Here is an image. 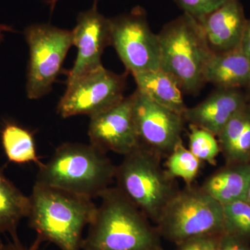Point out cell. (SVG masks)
<instances>
[{
	"instance_id": "5bb4252c",
	"label": "cell",
	"mask_w": 250,
	"mask_h": 250,
	"mask_svg": "<svg viewBox=\"0 0 250 250\" xmlns=\"http://www.w3.org/2000/svg\"><path fill=\"white\" fill-rule=\"evenodd\" d=\"M247 103L238 89L218 88L201 103L187 108L184 119L190 125L218 136L231 118Z\"/></svg>"
},
{
	"instance_id": "44dd1931",
	"label": "cell",
	"mask_w": 250,
	"mask_h": 250,
	"mask_svg": "<svg viewBox=\"0 0 250 250\" xmlns=\"http://www.w3.org/2000/svg\"><path fill=\"white\" fill-rule=\"evenodd\" d=\"M200 161L189 149L184 147L182 141L170 153L167 161L166 172L172 179L179 177L190 184L198 173Z\"/></svg>"
},
{
	"instance_id": "603a6c76",
	"label": "cell",
	"mask_w": 250,
	"mask_h": 250,
	"mask_svg": "<svg viewBox=\"0 0 250 250\" xmlns=\"http://www.w3.org/2000/svg\"><path fill=\"white\" fill-rule=\"evenodd\" d=\"M189 150L200 161L214 164L220 152V145L215 135L201 128L190 125Z\"/></svg>"
},
{
	"instance_id": "ffe728a7",
	"label": "cell",
	"mask_w": 250,
	"mask_h": 250,
	"mask_svg": "<svg viewBox=\"0 0 250 250\" xmlns=\"http://www.w3.org/2000/svg\"><path fill=\"white\" fill-rule=\"evenodd\" d=\"M1 141L8 161L16 164H42L36 152L34 134L14 122H6L1 131Z\"/></svg>"
},
{
	"instance_id": "f1b7e54d",
	"label": "cell",
	"mask_w": 250,
	"mask_h": 250,
	"mask_svg": "<svg viewBox=\"0 0 250 250\" xmlns=\"http://www.w3.org/2000/svg\"><path fill=\"white\" fill-rule=\"evenodd\" d=\"M12 28L9 26L4 25V24H0V43L4 39V33L6 31H12Z\"/></svg>"
},
{
	"instance_id": "ba28073f",
	"label": "cell",
	"mask_w": 250,
	"mask_h": 250,
	"mask_svg": "<svg viewBox=\"0 0 250 250\" xmlns=\"http://www.w3.org/2000/svg\"><path fill=\"white\" fill-rule=\"evenodd\" d=\"M111 45L131 75L160 68V46L157 34L148 24L140 7L129 14L109 18Z\"/></svg>"
},
{
	"instance_id": "7402d4cb",
	"label": "cell",
	"mask_w": 250,
	"mask_h": 250,
	"mask_svg": "<svg viewBox=\"0 0 250 250\" xmlns=\"http://www.w3.org/2000/svg\"><path fill=\"white\" fill-rule=\"evenodd\" d=\"M223 206V230L228 236H250V204L243 200Z\"/></svg>"
},
{
	"instance_id": "4316f807",
	"label": "cell",
	"mask_w": 250,
	"mask_h": 250,
	"mask_svg": "<svg viewBox=\"0 0 250 250\" xmlns=\"http://www.w3.org/2000/svg\"><path fill=\"white\" fill-rule=\"evenodd\" d=\"M241 48L250 62V20L247 21L246 27L242 37Z\"/></svg>"
},
{
	"instance_id": "2e32d148",
	"label": "cell",
	"mask_w": 250,
	"mask_h": 250,
	"mask_svg": "<svg viewBox=\"0 0 250 250\" xmlns=\"http://www.w3.org/2000/svg\"><path fill=\"white\" fill-rule=\"evenodd\" d=\"M250 186V164L229 165L210 176L202 190L222 205L246 200Z\"/></svg>"
},
{
	"instance_id": "f546056e",
	"label": "cell",
	"mask_w": 250,
	"mask_h": 250,
	"mask_svg": "<svg viewBox=\"0 0 250 250\" xmlns=\"http://www.w3.org/2000/svg\"><path fill=\"white\" fill-rule=\"evenodd\" d=\"M59 1H60V0H46L45 3L48 5L49 8H50L51 12H53L56 5H57ZM94 1H98V0H94Z\"/></svg>"
},
{
	"instance_id": "d6986e66",
	"label": "cell",
	"mask_w": 250,
	"mask_h": 250,
	"mask_svg": "<svg viewBox=\"0 0 250 250\" xmlns=\"http://www.w3.org/2000/svg\"><path fill=\"white\" fill-rule=\"evenodd\" d=\"M30 197L26 196L6 177L0 167V236L9 233L18 241L17 229L22 219L30 213Z\"/></svg>"
},
{
	"instance_id": "7c38bea8",
	"label": "cell",
	"mask_w": 250,
	"mask_h": 250,
	"mask_svg": "<svg viewBox=\"0 0 250 250\" xmlns=\"http://www.w3.org/2000/svg\"><path fill=\"white\" fill-rule=\"evenodd\" d=\"M90 143L102 149L123 154L140 146L132 111V96L125 98L115 106L90 118Z\"/></svg>"
},
{
	"instance_id": "6da1fadb",
	"label": "cell",
	"mask_w": 250,
	"mask_h": 250,
	"mask_svg": "<svg viewBox=\"0 0 250 250\" xmlns=\"http://www.w3.org/2000/svg\"><path fill=\"white\" fill-rule=\"evenodd\" d=\"M29 197V225L36 238L62 250H82L83 229L98 208L93 199L36 182Z\"/></svg>"
},
{
	"instance_id": "5b68a950",
	"label": "cell",
	"mask_w": 250,
	"mask_h": 250,
	"mask_svg": "<svg viewBox=\"0 0 250 250\" xmlns=\"http://www.w3.org/2000/svg\"><path fill=\"white\" fill-rule=\"evenodd\" d=\"M159 154L140 146L125 155L116 167L118 187L147 218L159 221L164 207L177 191L159 164Z\"/></svg>"
},
{
	"instance_id": "83f0119b",
	"label": "cell",
	"mask_w": 250,
	"mask_h": 250,
	"mask_svg": "<svg viewBox=\"0 0 250 250\" xmlns=\"http://www.w3.org/2000/svg\"><path fill=\"white\" fill-rule=\"evenodd\" d=\"M217 250H249L236 241L235 237L228 236Z\"/></svg>"
},
{
	"instance_id": "9a60e30c",
	"label": "cell",
	"mask_w": 250,
	"mask_h": 250,
	"mask_svg": "<svg viewBox=\"0 0 250 250\" xmlns=\"http://www.w3.org/2000/svg\"><path fill=\"white\" fill-rule=\"evenodd\" d=\"M205 83L218 88L238 89L248 86L250 81V62L243 53L241 46L238 48L212 53L205 70Z\"/></svg>"
},
{
	"instance_id": "277c9868",
	"label": "cell",
	"mask_w": 250,
	"mask_h": 250,
	"mask_svg": "<svg viewBox=\"0 0 250 250\" xmlns=\"http://www.w3.org/2000/svg\"><path fill=\"white\" fill-rule=\"evenodd\" d=\"M157 35L161 70L186 93H197L205 83V67L212 54L200 22L183 14L166 24Z\"/></svg>"
},
{
	"instance_id": "d4e9b609",
	"label": "cell",
	"mask_w": 250,
	"mask_h": 250,
	"mask_svg": "<svg viewBox=\"0 0 250 250\" xmlns=\"http://www.w3.org/2000/svg\"><path fill=\"white\" fill-rule=\"evenodd\" d=\"M216 242L208 236L197 237L186 241L181 250H217Z\"/></svg>"
},
{
	"instance_id": "30bf717a",
	"label": "cell",
	"mask_w": 250,
	"mask_h": 250,
	"mask_svg": "<svg viewBox=\"0 0 250 250\" xmlns=\"http://www.w3.org/2000/svg\"><path fill=\"white\" fill-rule=\"evenodd\" d=\"M131 96L140 146L158 154H170L182 142L183 116L155 103L139 90Z\"/></svg>"
},
{
	"instance_id": "3957f363",
	"label": "cell",
	"mask_w": 250,
	"mask_h": 250,
	"mask_svg": "<svg viewBox=\"0 0 250 250\" xmlns=\"http://www.w3.org/2000/svg\"><path fill=\"white\" fill-rule=\"evenodd\" d=\"M116 167L106 152L90 143H66L39 166L36 182L93 199L109 188Z\"/></svg>"
},
{
	"instance_id": "4fadbf2b",
	"label": "cell",
	"mask_w": 250,
	"mask_h": 250,
	"mask_svg": "<svg viewBox=\"0 0 250 250\" xmlns=\"http://www.w3.org/2000/svg\"><path fill=\"white\" fill-rule=\"evenodd\" d=\"M197 20L212 53L228 52L241 46L248 20L239 0H228L213 12Z\"/></svg>"
},
{
	"instance_id": "484cf974",
	"label": "cell",
	"mask_w": 250,
	"mask_h": 250,
	"mask_svg": "<svg viewBox=\"0 0 250 250\" xmlns=\"http://www.w3.org/2000/svg\"><path fill=\"white\" fill-rule=\"evenodd\" d=\"M41 243L42 242L38 238H36V241L29 248L23 246L19 240L8 243H0V250H39Z\"/></svg>"
},
{
	"instance_id": "7a4b0ae2",
	"label": "cell",
	"mask_w": 250,
	"mask_h": 250,
	"mask_svg": "<svg viewBox=\"0 0 250 250\" xmlns=\"http://www.w3.org/2000/svg\"><path fill=\"white\" fill-rule=\"evenodd\" d=\"M100 197L82 250H155L147 217L118 187L108 188Z\"/></svg>"
},
{
	"instance_id": "52a82bcc",
	"label": "cell",
	"mask_w": 250,
	"mask_h": 250,
	"mask_svg": "<svg viewBox=\"0 0 250 250\" xmlns=\"http://www.w3.org/2000/svg\"><path fill=\"white\" fill-rule=\"evenodd\" d=\"M24 34L29 49L27 98L37 100L51 91L62 72L67 52L73 45L72 33L49 24H36L26 28Z\"/></svg>"
},
{
	"instance_id": "9c48e42d",
	"label": "cell",
	"mask_w": 250,
	"mask_h": 250,
	"mask_svg": "<svg viewBox=\"0 0 250 250\" xmlns=\"http://www.w3.org/2000/svg\"><path fill=\"white\" fill-rule=\"evenodd\" d=\"M125 88L123 75L101 65L67 83L57 113L63 118L78 115L91 118L121 102L125 98Z\"/></svg>"
},
{
	"instance_id": "1f68e13d",
	"label": "cell",
	"mask_w": 250,
	"mask_h": 250,
	"mask_svg": "<svg viewBox=\"0 0 250 250\" xmlns=\"http://www.w3.org/2000/svg\"><path fill=\"white\" fill-rule=\"evenodd\" d=\"M248 90H249V93H250V81L249 83H248Z\"/></svg>"
},
{
	"instance_id": "8992f818",
	"label": "cell",
	"mask_w": 250,
	"mask_h": 250,
	"mask_svg": "<svg viewBox=\"0 0 250 250\" xmlns=\"http://www.w3.org/2000/svg\"><path fill=\"white\" fill-rule=\"evenodd\" d=\"M223 206L202 189L178 191L164 207L158 223L171 239L187 241L223 230Z\"/></svg>"
},
{
	"instance_id": "4dcf8cb0",
	"label": "cell",
	"mask_w": 250,
	"mask_h": 250,
	"mask_svg": "<svg viewBox=\"0 0 250 250\" xmlns=\"http://www.w3.org/2000/svg\"><path fill=\"white\" fill-rule=\"evenodd\" d=\"M246 201L248 202V203L250 204V186L249 187V189H248V193H247Z\"/></svg>"
},
{
	"instance_id": "8fae6325",
	"label": "cell",
	"mask_w": 250,
	"mask_h": 250,
	"mask_svg": "<svg viewBox=\"0 0 250 250\" xmlns=\"http://www.w3.org/2000/svg\"><path fill=\"white\" fill-rule=\"evenodd\" d=\"M97 4L95 1L90 9L79 14L72 31V45L77 47V54L68 72L67 83L103 65L104 50L111 45L109 18L99 12Z\"/></svg>"
},
{
	"instance_id": "e0dca14e",
	"label": "cell",
	"mask_w": 250,
	"mask_h": 250,
	"mask_svg": "<svg viewBox=\"0 0 250 250\" xmlns=\"http://www.w3.org/2000/svg\"><path fill=\"white\" fill-rule=\"evenodd\" d=\"M220 151L228 165L250 164V104L246 103L218 136Z\"/></svg>"
},
{
	"instance_id": "cb8c5ba5",
	"label": "cell",
	"mask_w": 250,
	"mask_h": 250,
	"mask_svg": "<svg viewBox=\"0 0 250 250\" xmlns=\"http://www.w3.org/2000/svg\"><path fill=\"white\" fill-rule=\"evenodd\" d=\"M184 14L200 19L213 12L228 0H174Z\"/></svg>"
},
{
	"instance_id": "ac0fdd59",
	"label": "cell",
	"mask_w": 250,
	"mask_h": 250,
	"mask_svg": "<svg viewBox=\"0 0 250 250\" xmlns=\"http://www.w3.org/2000/svg\"><path fill=\"white\" fill-rule=\"evenodd\" d=\"M137 90L155 103L183 116L187 110L182 89L175 80L161 68L133 75Z\"/></svg>"
}]
</instances>
